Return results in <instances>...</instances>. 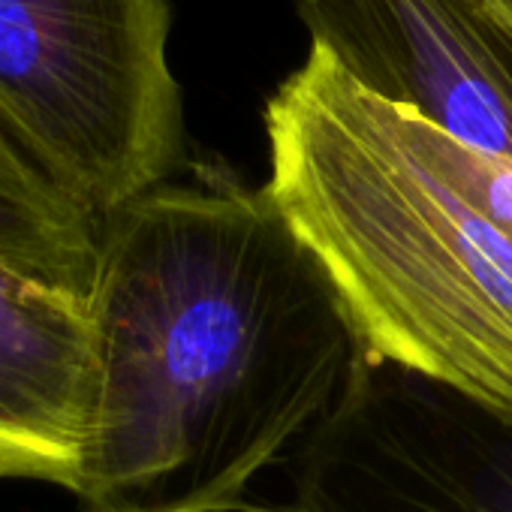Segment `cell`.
I'll return each instance as SVG.
<instances>
[{
    "label": "cell",
    "mask_w": 512,
    "mask_h": 512,
    "mask_svg": "<svg viewBox=\"0 0 512 512\" xmlns=\"http://www.w3.org/2000/svg\"><path fill=\"white\" fill-rule=\"evenodd\" d=\"M266 133V187L365 350L512 413V238L314 49L269 100Z\"/></svg>",
    "instance_id": "2"
},
{
    "label": "cell",
    "mask_w": 512,
    "mask_h": 512,
    "mask_svg": "<svg viewBox=\"0 0 512 512\" xmlns=\"http://www.w3.org/2000/svg\"><path fill=\"white\" fill-rule=\"evenodd\" d=\"M85 512H235L341 401L359 329L269 187L220 172L100 220Z\"/></svg>",
    "instance_id": "1"
},
{
    "label": "cell",
    "mask_w": 512,
    "mask_h": 512,
    "mask_svg": "<svg viewBox=\"0 0 512 512\" xmlns=\"http://www.w3.org/2000/svg\"><path fill=\"white\" fill-rule=\"evenodd\" d=\"M91 407L88 302L0 263V479L76 491Z\"/></svg>",
    "instance_id": "6"
},
{
    "label": "cell",
    "mask_w": 512,
    "mask_h": 512,
    "mask_svg": "<svg viewBox=\"0 0 512 512\" xmlns=\"http://www.w3.org/2000/svg\"><path fill=\"white\" fill-rule=\"evenodd\" d=\"M266 512H512V413L365 350Z\"/></svg>",
    "instance_id": "4"
},
{
    "label": "cell",
    "mask_w": 512,
    "mask_h": 512,
    "mask_svg": "<svg viewBox=\"0 0 512 512\" xmlns=\"http://www.w3.org/2000/svg\"><path fill=\"white\" fill-rule=\"evenodd\" d=\"M100 220L67 199L0 127V263L91 299Z\"/></svg>",
    "instance_id": "7"
},
{
    "label": "cell",
    "mask_w": 512,
    "mask_h": 512,
    "mask_svg": "<svg viewBox=\"0 0 512 512\" xmlns=\"http://www.w3.org/2000/svg\"><path fill=\"white\" fill-rule=\"evenodd\" d=\"M299 19L374 100L512 160V25L491 0H299Z\"/></svg>",
    "instance_id": "5"
},
{
    "label": "cell",
    "mask_w": 512,
    "mask_h": 512,
    "mask_svg": "<svg viewBox=\"0 0 512 512\" xmlns=\"http://www.w3.org/2000/svg\"><path fill=\"white\" fill-rule=\"evenodd\" d=\"M169 0H0V127L103 220L184 154Z\"/></svg>",
    "instance_id": "3"
},
{
    "label": "cell",
    "mask_w": 512,
    "mask_h": 512,
    "mask_svg": "<svg viewBox=\"0 0 512 512\" xmlns=\"http://www.w3.org/2000/svg\"><path fill=\"white\" fill-rule=\"evenodd\" d=\"M491 4L497 7V13L512 25V0H491Z\"/></svg>",
    "instance_id": "8"
}]
</instances>
